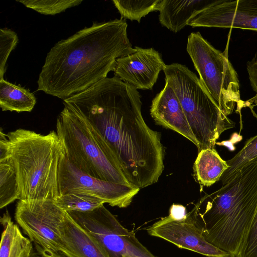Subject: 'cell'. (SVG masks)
Listing matches in <instances>:
<instances>
[{
	"label": "cell",
	"mask_w": 257,
	"mask_h": 257,
	"mask_svg": "<svg viewBox=\"0 0 257 257\" xmlns=\"http://www.w3.org/2000/svg\"><path fill=\"white\" fill-rule=\"evenodd\" d=\"M247 71L252 88L257 94V53L247 62Z\"/></svg>",
	"instance_id": "27"
},
{
	"label": "cell",
	"mask_w": 257,
	"mask_h": 257,
	"mask_svg": "<svg viewBox=\"0 0 257 257\" xmlns=\"http://www.w3.org/2000/svg\"><path fill=\"white\" fill-rule=\"evenodd\" d=\"M186 50L210 95L226 115L231 114L241 99L238 75L227 48L223 52L216 49L198 32L189 35Z\"/></svg>",
	"instance_id": "7"
},
{
	"label": "cell",
	"mask_w": 257,
	"mask_h": 257,
	"mask_svg": "<svg viewBox=\"0 0 257 257\" xmlns=\"http://www.w3.org/2000/svg\"><path fill=\"white\" fill-rule=\"evenodd\" d=\"M26 7L44 15H54L65 11L66 9L80 4L82 1H18Z\"/></svg>",
	"instance_id": "24"
},
{
	"label": "cell",
	"mask_w": 257,
	"mask_h": 257,
	"mask_svg": "<svg viewBox=\"0 0 257 257\" xmlns=\"http://www.w3.org/2000/svg\"><path fill=\"white\" fill-rule=\"evenodd\" d=\"M121 16V18L136 20L140 22L142 17L150 12L159 11L162 0L112 1Z\"/></svg>",
	"instance_id": "23"
},
{
	"label": "cell",
	"mask_w": 257,
	"mask_h": 257,
	"mask_svg": "<svg viewBox=\"0 0 257 257\" xmlns=\"http://www.w3.org/2000/svg\"><path fill=\"white\" fill-rule=\"evenodd\" d=\"M165 82L177 96L200 151L215 148L216 140L235 123L220 109L199 78L185 65H166Z\"/></svg>",
	"instance_id": "5"
},
{
	"label": "cell",
	"mask_w": 257,
	"mask_h": 257,
	"mask_svg": "<svg viewBox=\"0 0 257 257\" xmlns=\"http://www.w3.org/2000/svg\"><path fill=\"white\" fill-rule=\"evenodd\" d=\"M31 257H68L60 252H53L45 249L37 245H34V249Z\"/></svg>",
	"instance_id": "29"
},
{
	"label": "cell",
	"mask_w": 257,
	"mask_h": 257,
	"mask_svg": "<svg viewBox=\"0 0 257 257\" xmlns=\"http://www.w3.org/2000/svg\"><path fill=\"white\" fill-rule=\"evenodd\" d=\"M62 238L68 257H109L103 247L66 215L61 227Z\"/></svg>",
	"instance_id": "15"
},
{
	"label": "cell",
	"mask_w": 257,
	"mask_h": 257,
	"mask_svg": "<svg viewBox=\"0 0 257 257\" xmlns=\"http://www.w3.org/2000/svg\"><path fill=\"white\" fill-rule=\"evenodd\" d=\"M0 222L3 227L0 257H31L32 242L23 234L7 210L1 217Z\"/></svg>",
	"instance_id": "17"
},
{
	"label": "cell",
	"mask_w": 257,
	"mask_h": 257,
	"mask_svg": "<svg viewBox=\"0 0 257 257\" xmlns=\"http://www.w3.org/2000/svg\"><path fill=\"white\" fill-rule=\"evenodd\" d=\"M60 195L83 192L102 200L111 206H129L140 189L130 185L99 179L77 168L63 154L58 170Z\"/></svg>",
	"instance_id": "10"
},
{
	"label": "cell",
	"mask_w": 257,
	"mask_h": 257,
	"mask_svg": "<svg viewBox=\"0 0 257 257\" xmlns=\"http://www.w3.org/2000/svg\"><path fill=\"white\" fill-rule=\"evenodd\" d=\"M150 114L156 123L177 132L197 147V142L180 102L167 82L164 88L153 99Z\"/></svg>",
	"instance_id": "14"
},
{
	"label": "cell",
	"mask_w": 257,
	"mask_h": 257,
	"mask_svg": "<svg viewBox=\"0 0 257 257\" xmlns=\"http://www.w3.org/2000/svg\"><path fill=\"white\" fill-rule=\"evenodd\" d=\"M19 199L17 177L10 157L0 161V208Z\"/></svg>",
	"instance_id": "20"
},
{
	"label": "cell",
	"mask_w": 257,
	"mask_h": 257,
	"mask_svg": "<svg viewBox=\"0 0 257 257\" xmlns=\"http://www.w3.org/2000/svg\"><path fill=\"white\" fill-rule=\"evenodd\" d=\"M228 166L218 152L213 149L199 151L194 165L195 177L199 183L210 187L220 179Z\"/></svg>",
	"instance_id": "18"
},
{
	"label": "cell",
	"mask_w": 257,
	"mask_h": 257,
	"mask_svg": "<svg viewBox=\"0 0 257 257\" xmlns=\"http://www.w3.org/2000/svg\"><path fill=\"white\" fill-rule=\"evenodd\" d=\"M141 96L114 76L63 100L100 136L130 185L140 189L157 182L164 168L161 135L144 121Z\"/></svg>",
	"instance_id": "1"
},
{
	"label": "cell",
	"mask_w": 257,
	"mask_h": 257,
	"mask_svg": "<svg viewBox=\"0 0 257 257\" xmlns=\"http://www.w3.org/2000/svg\"><path fill=\"white\" fill-rule=\"evenodd\" d=\"M187 213L185 207L180 204H173L170 208L169 216L175 219H181Z\"/></svg>",
	"instance_id": "30"
},
{
	"label": "cell",
	"mask_w": 257,
	"mask_h": 257,
	"mask_svg": "<svg viewBox=\"0 0 257 257\" xmlns=\"http://www.w3.org/2000/svg\"><path fill=\"white\" fill-rule=\"evenodd\" d=\"M17 33L11 29H0V80L4 79L6 64L11 52L18 42Z\"/></svg>",
	"instance_id": "25"
},
{
	"label": "cell",
	"mask_w": 257,
	"mask_h": 257,
	"mask_svg": "<svg viewBox=\"0 0 257 257\" xmlns=\"http://www.w3.org/2000/svg\"><path fill=\"white\" fill-rule=\"evenodd\" d=\"M237 257H257V209Z\"/></svg>",
	"instance_id": "26"
},
{
	"label": "cell",
	"mask_w": 257,
	"mask_h": 257,
	"mask_svg": "<svg viewBox=\"0 0 257 257\" xmlns=\"http://www.w3.org/2000/svg\"><path fill=\"white\" fill-rule=\"evenodd\" d=\"M36 103L34 95L20 85L0 80V106L3 111H31Z\"/></svg>",
	"instance_id": "19"
},
{
	"label": "cell",
	"mask_w": 257,
	"mask_h": 257,
	"mask_svg": "<svg viewBox=\"0 0 257 257\" xmlns=\"http://www.w3.org/2000/svg\"><path fill=\"white\" fill-rule=\"evenodd\" d=\"M127 27L122 18L95 22L58 42L47 54L37 91L64 100L106 78L117 58L136 50Z\"/></svg>",
	"instance_id": "2"
},
{
	"label": "cell",
	"mask_w": 257,
	"mask_h": 257,
	"mask_svg": "<svg viewBox=\"0 0 257 257\" xmlns=\"http://www.w3.org/2000/svg\"><path fill=\"white\" fill-rule=\"evenodd\" d=\"M135 48L134 53L116 59L115 76L137 89L151 90L166 65L154 49Z\"/></svg>",
	"instance_id": "13"
},
{
	"label": "cell",
	"mask_w": 257,
	"mask_h": 257,
	"mask_svg": "<svg viewBox=\"0 0 257 257\" xmlns=\"http://www.w3.org/2000/svg\"><path fill=\"white\" fill-rule=\"evenodd\" d=\"M67 212L97 241L109 257H155L103 204L88 211Z\"/></svg>",
	"instance_id": "8"
},
{
	"label": "cell",
	"mask_w": 257,
	"mask_h": 257,
	"mask_svg": "<svg viewBox=\"0 0 257 257\" xmlns=\"http://www.w3.org/2000/svg\"><path fill=\"white\" fill-rule=\"evenodd\" d=\"M56 133L64 155L77 168L99 179L130 185L107 145L79 114L64 106Z\"/></svg>",
	"instance_id": "6"
},
{
	"label": "cell",
	"mask_w": 257,
	"mask_h": 257,
	"mask_svg": "<svg viewBox=\"0 0 257 257\" xmlns=\"http://www.w3.org/2000/svg\"><path fill=\"white\" fill-rule=\"evenodd\" d=\"M54 202L66 212L88 211L105 203L98 197L83 192L70 193L59 195Z\"/></svg>",
	"instance_id": "21"
},
{
	"label": "cell",
	"mask_w": 257,
	"mask_h": 257,
	"mask_svg": "<svg viewBox=\"0 0 257 257\" xmlns=\"http://www.w3.org/2000/svg\"><path fill=\"white\" fill-rule=\"evenodd\" d=\"M7 136L17 177L19 200L54 201L60 195L58 170L63 154L56 132L42 135L19 128Z\"/></svg>",
	"instance_id": "4"
},
{
	"label": "cell",
	"mask_w": 257,
	"mask_h": 257,
	"mask_svg": "<svg viewBox=\"0 0 257 257\" xmlns=\"http://www.w3.org/2000/svg\"><path fill=\"white\" fill-rule=\"evenodd\" d=\"M187 25L257 31V0L213 1L193 16Z\"/></svg>",
	"instance_id": "11"
},
{
	"label": "cell",
	"mask_w": 257,
	"mask_h": 257,
	"mask_svg": "<svg viewBox=\"0 0 257 257\" xmlns=\"http://www.w3.org/2000/svg\"><path fill=\"white\" fill-rule=\"evenodd\" d=\"M257 209V158L189 213L205 239L237 257Z\"/></svg>",
	"instance_id": "3"
},
{
	"label": "cell",
	"mask_w": 257,
	"mask_h": 257,
	"mask_svg": "<svg viewBox=\"0 0 257 257\" xmlns=\"http://www.w3.org/2000/svg\"><path fill=\"white\" fill-rule=\"evenodd\" d=\"M66 213L54 201L19 200L15 219L34 245L63 253L66 248L60 227Z\"/></svg>",
	"instance_id": "9"
},
{
	"label": "cell",
	"mask_w": 257,
	"mask_h": 257,
	"mask_svg": "<svg viewBox=\"0 0 257 257\" xmlns=\"http://www.w3.org/2000/svg\"><path fill=\"white\" fill-rule=\"evenodd\" d=\"M125 257H126V256H125Z\"/></svg>",
	"instance_id": "31"
},
{
	"label": "cell",
	"mask_w": 257,
	"mask_h": 257,
	"mask_svg": "<svg viewBox=\"0 0 257 257\" xmlns=\"http://www.w3.org/2000/svg\"><path fill=\"white\" fill-rule=\"evenodd\" d=\"M147 230L152 236L207 257H233L208 242L189 212L181 219H175L169 215L162 218L148 227Z\"/></svg>",
	"instance_id": "12"
},
{
	"label": "cell",
	"mask_w": 257,
	"mask_h": 257,
	"mask_svg": "<svg viewBox=\"0 0 257 257\" xmlns=\"http://www.w3.org/2000/svg\"><path fill=\"white\" fill-rule=\"evenodd\" d=\"M212 2L202 0H162L159 19L162 26L176 33L186 25L196 14Z\"/></svg>",
	"instance_id": "16"
},
{
	"label": "cell",
	"mask_w": 257,
	"mask_h": 257,
	"mask_svg": "<svg viewBox=\"0 0 257 257\" xmlns=\"http://www.w3.org/2000/svg\"><path fill=\"white\" fill-rule=\"evenodd\" d=\"M10 158L9 141L1 129L0 132V161Z\"/></svg>",
	"instance_id": "28"
},
{
	"label": "cell",
	"mask_w": 257,
	"mask_h": 257,
	"mask_svg": "<svg viewBox=\"0 0 257 257\" xmlns=\"http://www.w3.org/2000/svg\"><path fill=\"white\" fill-rule=\"evenodd\" d=\"M256 158L257 135L248 139L238 153L226 161L228 167L220 179L222 185L229 182L239 170Z\"/></svg>",
	"instance_id": "22"
}]
</instances>
